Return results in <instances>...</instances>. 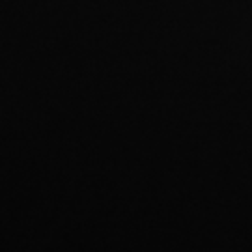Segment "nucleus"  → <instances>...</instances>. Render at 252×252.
Listing matches in <instances>:
<instances>
[]
</instances>
